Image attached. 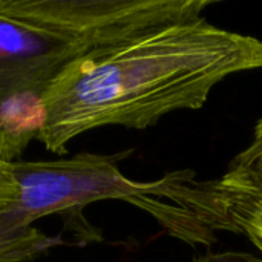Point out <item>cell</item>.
Returning <instances> with one entry per match:
<instances>
[{
	"label": "cell",
	"instance_id": "6da1fadb",
	"mask_svg": "<svg viewBox=\"0 0 262 262\" xmlns=\"http://www.w3.org/2000/svg\"><path fill=\"white\" fill-rule=\"evenodd\" d=\"M262 69V40L204 17L101 48L63 68L43 98L37 141L55 155L98 127L146 129L175 111L201 109L213 88Z\"/></svg>",
	"mask_w": 262,
	"mask_h": 262
},
{
	"label": "cell",
	"instance_id": "7a4b0ae2",
	"mask_svg": "<svg viewBox=\"0 0 262 262\" xmlns=\"http://www.w3.org/2000/svg\"><path fill=\"white\" fill-rule=\"evenodd\" d=\"M212 0H0V158L37 140L43 98L66 64L203 17Z\"/></svg>",
	"mask_w": 262,
	"mask_h": 262
},
{
	"label": "cell",
	"instance_id": "3957f363",
	"mask_svg": "<svg viewBox=\"0 0 262 262\" xmlns=\"http://www.w3.org/2000/svg\"><path fill=\"white\" fill-rule=\"evenodd\" d=\"M118 157L77 154L60 160H18L11 163L18 198L11 206L28 224L49 215H66L80 226L84 241L101 235L81 212L89 204L120 200L149 213L167 235L189 246H212L216 232L236 233L229 201L216 181H198L193 170H175L157 181L126 178Z\"/></svg>",
	"mask_w": 262,
	"mask_h": 262
},
{
	"label": "cell",
	"instance_id": "277c9868",
	"mask_svg": "<svg viewBox=\"0 0 262 262\" xmlns=\"http://www.w3.org/2000/svg\"><path fill=\"white\" fill-rule=\"evenodd\" d=\"M218 186L229 200H262V117L255 126L250 144L230 161Z\"/></svg>",
	"mask_w": 262,
	"mask_h": 262
},
{
	"label": "cell",
	"instance_id": "5b68a950",
	"mask_svg": "<svg viewBox=\"0 0 262 262\" xmlns=\"http://www.w3.org/2000/svg\"><path fill=\"white\" fill-rule=\"evenodd\" d=\"M57 244L58 238L46 236L12 207L0 213V262H32Z\"/></svg>",
	"mask_w": 262,
	"mask_h": 262
},
{
	"label": "cell",
	"instance_id": "8992f818",
	"mask_svg": "<svg viewBox=\"0 0 262 262\" xmlns=\"http://www.w3.org/2000/svg\"><path fill=\"white\" fill-rule=\"evenodd\" d=\"M229 213L238 230L246 233L249 239L262 252V200H229Z\"/></svg>",
	"mask_w": 262,
	"mask_h": 262
},
{
	"label": "cell",
	"instance_id": "52a82bcc",
	"mask_svg": "<svg viewBox=\"0 0 262 262\" xmlns=\"http://www.w3.org/2000/svg\"><path fill=\"white\" fill-rule=\"evenodd\" d=\"M18 198V186L15 183L11 163L0 158V213L8 210Z\"/></svg>",
	"mask_w": 262,
	"mask_h": 262
},
{
	"label": "cell",
	"instance_id": "ba28073f",
	"mask_svg": "<svg viewBox=\"0 0 262 262\" xmlns=\"http://www.w3.org/2000/svg\"><path fill=\"white\" fill-rule=\"evenodd\" d=\"M193 262H262V258L241 252H223L198 256Z\"/></svg>",
	"mask_w": 262,
	"mask_h": 262
}]
</instances>
